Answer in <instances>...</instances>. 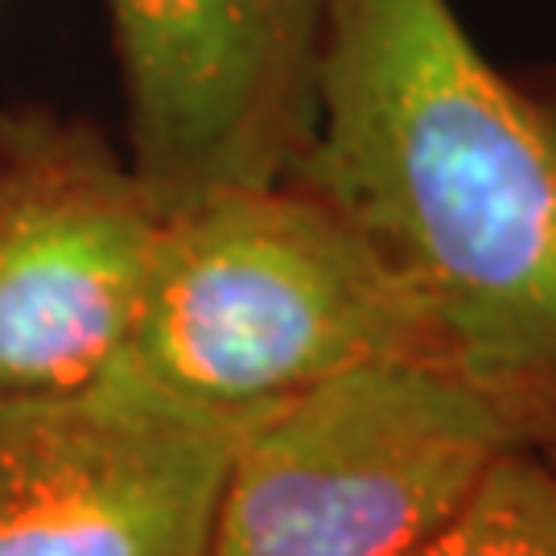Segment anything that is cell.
<instances>
[{
	"label": "cell",
	"mask_w": 556,
	"mask_h": 556,
	"mask_svg": "<svg viewBox=\"0 0 556 556\" xmlns=\"http://www.w3.org/2000/svg\"><path fill=\"white\" fill-rule=\"evenodd\" d=\"M128 161L157 206L289 181L318 116L326 0H103Z\"/></svg>",
	"instance_id": "8992f818"
},
{
	"label": "cell",
	"mask_w": 556,
	"mask_h": 556,
	"mask_svg": "<svg viewBox=\"0 0 556 556\" xmlns=\"http://www.w3.org/2000/svg\"><path fill=\"white\" fill-rule=\"evenodd\" d=\"M161 223L96 124L0 112V396H62L116 371Z\"/></svg>",
	"instance_id": "277c9868"
},
{
	"label": "cell",
	"mask_w": 556,
	"mask_h": 556,
	"mask_svg": "<svg viewBox=\"0 0 556 556\" xmlns=\"http://www.w3.org/2000/svg\"><path fill=\"white\" fill-rule=\"evenodd\" d=\"M376 363L466 376L438 314L314 190L277 181L165 215L124 371L252 413Z\"/></svg>",
	"instance_id": "7a4b0ae2"
},
{
	"label": "cell",
	"mask_w": 556,
	"mask_h": 556,
	"mask_svg": "<svg viewBox=\"0 0 556 556\" xmlns=\"http://www.w3.org/2000/svg\"><path fill=\"white\" fill-rule=\"evenodd\" d=\"M523 91L532 96L540 112V124H544V132L553 140V153H556V75H544L540 83H523Z\"/></svg>",
	"instance_id": "ba28073f"
},
{
	"label": "cell",
	"mask_w": 556,
	"mask_h": 556,
	"mask_svg": "<svg viewBox=\"0 0 556 556\" xmlns=\"http://www.w3.org/2000/svg\"><path fill=\"white\" fill-rule=\"evenodd\" d=\"M273 408L186 404L124 367L0 396V556H206L223 475Z\"/></svg>",
	"instance_id": "5b68a950"
},
{
	"label": "cell",
	"mask_w": 556,
	"mask_h": 556,
	"mask_svg": "<svg viewBox=\"0 0 556 556\" xmlns=\"http://www.w3.org/2000/svg\"><path fill=\"white\" fill-rule=\"evenodd\" d=\"M516 445L532 441L475 379L358 367L252 425L223 475L206 556H404Z\"/></svg>",
	"instance_id": "3957f363"
},
{
	"label": "cell",
	"mask_w": 556,
	"mask_h": 556,
	"mask_svg": "<svg viewBox=\"0 0 556 556\" xmlns=\"http://www.w3.org/2000/svg\"><path fill=\"white\" fill-rule=\"evenodd\" d=\"M404 556H556V470L544 450L498 454L454 516Z\"/></svg>",
	"instance_id": "52a82bcc"
},
{
	"label": "cell",
	"mask_w": 556,
	"mask_h": 556,
	"mask_svg": "<svg viewBox=\"0 0 556 556\" xmlns=\"http://www.w3.org/2000/svg\"><path fill=\"white\" fill-rule=\"evenodd\" d=\"M289 181L388 260L466 376L556 450V153L450 0H326L318 116Z\"/></svg>",
	"instance_id": "6da1fadb"
}]
</instances>
